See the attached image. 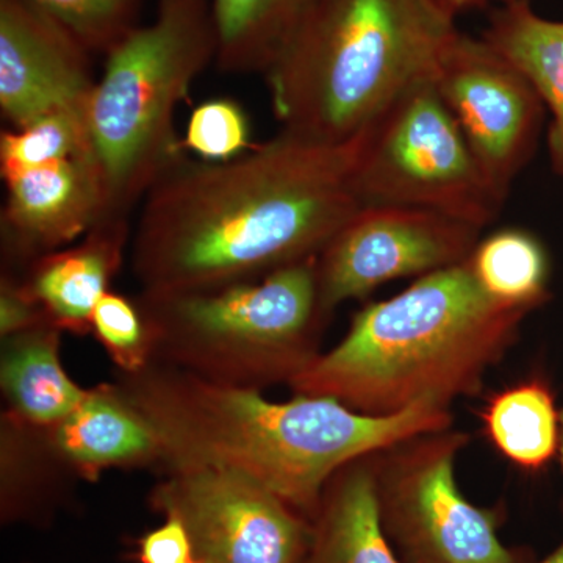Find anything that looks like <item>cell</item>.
<instances>
[{"label":"cell","instance_id":"1","mask_svg":"<svg viewBox=\"0 0 563 563\" xmlns=\"http://www.w3.org/2000/svg\"><path fill=\"white\" fill-rule=\"evenodd\" d=\"M355 146L282 131L229 162L181 157L141 202L131 240L141 291L213 290L317 258L362 209Z\"/></svg>","mask_w":563,"mask_h":563},{"label":"cell","instance_id":"2","mask_svg":"<svg viewBox=\"0 0 563 563\" xmlns=\"http://www.w3.org/2000/svg\"><path fill=\"white\" fill-rule=\"evenodd\" d=\"M143 412L169 470L242 474L310 521L325 485L347 463L453 426L451 410L440 407L373 417L325 396L274 402L176 368L152 379Z\"/></svg>","mask_w":563,"mask_h":563},{"label":"cell","instance_id":"3","mask_svg":"<svg viewBox=\"0 0 563 563\" xmlns=\"http://www.w3.org/2000/svg\"><path fill=\"white\" fill-rule=\"evenodd\" d=\"M528 314L493 301L463 262L368 303L342 342L320 352L288 387L373 417L417 406L450 409L481 391Z\"/></svg>","mask_w":563,"mask_h":563},{"label":"cell","instance_id":"4","mask_svg":"<svg viewBox=\"0 0 563 563\" xmlns=\"http://www.w3.org/2000/svg\"><path fill=\"white\" fill-rule=\"evenodd\" d=\"M454 20L442 0H317L265 74L282 131L324 144L357 139L433 76Z\"/></svg>","mask_w":563,"mask_h":563},{"label":"cell","instance_id":"5","mask_svg":"<svg viewBox=\"0 0 563 563\" xmlns=\"http://www.w3.org/2000/svg\"><path fill=\"white\" fill-rule=\"evenodd\" d=\"M314 261L213 290L140 291L152 362L244 390L290 383L320 354L329 320Z\"/></svg>","mask_w":563,"mask_h":563},{"label":"cell","instance_id":"6","mask_svg":"<svg viewBox=\"0 0 563 563\" xmlns=\"http://www.w3.org/2000/svg\"><path fill=\"white\" fill-rule=\"evenodd\" d=\"M150 24L136 25L106 55L90 101L92 146L106 180L109 217H129L181 158L177 106L217 62L211 0H155Z\"/></svg>","mask_w":563,"mask_h":563},{"label":"cell","instance_id":"7","mask_svg":"<svg viewBox=\"0 0 563 563\" xmlns=\"http://www.w3.org/2000/svg\"><path fill=\"white\" fill-rule=\"evenodd\" d=\"M352 181L362 207L437 211L481 231L506 202L485 177L433 76L415 81L357 136Z\"/></svg>","mask_w":563,"mask_h":563},{"label":"cell","instance_id":"8","mask_svg":"<svg viewBox=\"0 0 563 563\" xmlns=\"http://www.w3.org/2000/svg\"><path fill=\"white\" fill-rule=\"evenodd\" d=\"M466 432L421 433L373 455L380 525L401 563H532L499 537L503 514L474 506L455 481Z\"/></svg>","mask_w":563,"mask_h":563},{"label":"cell","instance_id":"9","mask_svg":"<svg viewBox=\"0 0 563 563\" xmlns=\"http://www.w3.org/2000/svg\"><path fill=\"white\" fill-rule=\"evenodd\" d=\"M151 509L180 521L201 563H301L312 521L242 474L221 468L163 473Z\"/></svg>","mask_w":563,"mask_h":563},{"label":"cell","instance_id":"10","mask_svg":"<svg viewBox=\"0 0 563 563\" xmlns=\"http://www.w3.org/2000/svg\"><path fill=\"white\" fill-rule=\"evenodd\" d=\"M433 84L485 177L507 201L542 136L547 109L531 81L490 43L459 32Z\"/></svg>","mask_w":563,"mask_h":563},{"label":"cell","instance_id":"11","mask_svg":"<svg viewBox=\"0 0 563 563\" xmlns=\"http://www.w3.org/2000/svg\"><path fill=\"white\" fill-rule=\"evenodd\" d=\"M481 232L437 211L362 207L314 261L322 309L331 317L340 303L365 299L387 282L461 265Z\"/></svg>","mask_w":563,"mask_h":563},{"label":"cell","instance_id":"12","mask_svg":"<svg viewBox=\"0 0 563 563\" xmlns=\"http://www.w3.org/2000/svg\"><path fill=\"white\" fill-rule=\"evenodd\" d=\"M91 52L27 0H0V110L13 129L90 107Z\"/></svg>","mask_w":563,"mask_h":563},{"label":"cell","instance_id":"13","mask_svg":"<svg viewBox=\"0 0 563 563\" xmlns=\"http://www.w3.org/2000/svg\"><path fill=\"white\" fill-rule=\"evenodd\" d=\"M2 177V272H24L36 258L70 246L109 217L106 180L95 152Z\"/></svg>","mask_w":563,"mask_h":563},{"label":"cell","instance_id":"14","mask_svg":"<svg viewBox=\"0 0 563 563\" xmlns=\"http://www.w3.org/2000/svg\"><path fill=\"white\" fill-rule=\"evenodd\" d=\"M131 240L129 217L111 214L79 243L43 255L24 272L11 274L52 325L74 335H88L96 303L110 291Z\"/></svg>","mask_w":563,"mask_h":563},{"label":"cell","instance_id":"15","mask_svg":"<svg viewBox=\"0 0 563 563\" xmlns=\"http://www.w3.org/2000/svg\"><path fill=\"white\" fill-rule=\"evenodd\" d=\"M41 429L54 454L77 481L96 483L109 470L162 466L154 432L121 398L113 383L90 388L74 412Z\"/></svg>","mask_w":563,"mask_h":563},{"label":"cell","instance_id":"16","mask_svg":"<svg viewBox=\"0 0 563 563\" xmlns=\"http://www.w3.org/2000/svg\"><path fill=\"white\" fill-rule=\"evenodd\" d=\"M373 455L347 463L325 485L301 563H401L380 525Z\"/></svg>","mask_w":563,"mask_h":563},{"label":"cell","instance_id":"17","mask_svg":"<svg viewBox=\"0 0 563 563\" xmlns=\"http://www.w3.org/2000/svg\"><path fill=\"white\" fill-rule=\"evenodd\" d=\"M77 483L54 454L43 429L2 412L0 520L47 528L69 506Z\"/></svg>","mask_w":563,"mask_h":563},{"label":"cell","instance_id":"18","mask_svg":"<svg viewBox=\"0 0 563 563\" xmlns=\"http://www.w3.org/2000/svg\"><path fill=\"white\" fill-rule=\"evenodd\" d=\"M62 331L46 324L2 339L0 388L7 410L22 422L52 426L87 398L62 365Z\"/></svg>","mask_w":563,"mask_h":563},{"label":"cell","instance_id":"19","mask_svg":"<svg viewBox=\"0 0 563 563\" xmlns=\"http://www.w3.org/2000/svg\"><path fill=\"white\" fill-rule=\"evenodd\" d=\"M483 38L525 74L550 110L548 155L563 179V21L540 16L528 0H507Z\"/></svg>","mask_w":563,"mask_h":563},{"label":"cell","instance_id":"20","mask_svg":"<svg viewBox=\"0 0 563 563\" xmlns=\"http://www.w3.org/2000/svg\"><path fill=\"white\" fill-rule=\"evenodd\" d=\"M317 0H211L218 68L266 74Z\"/></svg>","mask_w":563,"mask_h":563},{"label":"cell","instance_id":"21","mask_svg":"<svg viewBox=\"0 0 563 563\" xmlns=\"http://www.w3.org/2000/svg\"><path fill=\"white\" fill-rule=\"evenodd\" d=\"M481 418L493 446L526 472H539L559 455L561 409L543 380H525L496 393Z\"/></svg>","mask_w":563,"mask_h":563},{"label":"cell","instance_id":"22","mask_svg":"<svg viewBox=\"0 0 563 563\" xmlns=\"http://www.w3.org/2000/svg\"><path fill=\"white\" fill-rule=\"evenodd\" d=\"M466 262L481 288L504 307L531 313L550 301L548 252L525 229H501L479 239Z\"/></svg>","mask_w":563,"mask_h":563},{"label":"cell","instance_id":"23","mask_svg":"<svg viewBox=\"0 0 563 563\" xmlns=\"http://www.w3.org/2000/svg\"><path fill=\"white\" fill-rule=\"evenodd\" d=\"M88 111L90 107L52 111L25 128L3 131L0 135L2 176L95 152Z\"/></svg>","mask_w":563,"mask_h":563},{"label":"cell","instance_id":"24","mask_svg":"<svg viewBox=\"0 0 563 563\" xmlns=\"http://www.w3.org/2000/svg\"><path fill=\"white\" fill-rule=\"evenodd\" d=\"M60 22L91 54L107 55L140 25L144 0H27Z\"/></svg>","mask_w":563,"mask_h":563},{"label":"cell","instance_id":"25","mask_svg":"<svg viewBox=\"0 0 563 563\" xmlns=\"http://www.w3.org/2000/svg\"><path fill=\"white\" fill-rule=\"evenodd\" d=\"M91 328L118 373L140 372L152 362L150 333L135 299L107 291L96 303Z\"/></svg>","mask_w":563,"mask_h":563},{"label":"cell","instance_id":"26","mask_svg":"<svg viewBox=\"0 0 563 563\" xmlns=\"http://www.w3.org/2000/svg\"><path fill=\"white\" fill-rule=\"evenodd\" d=\"M181 147L203 162H229L251 151V125L232 99H213L192 111Z\"/></svg>","mask_w":563,"mask_h":563},{"label":"cell","instance_id":"27","mask_svg":"<svg viewBox=\"0 0 563 563\" xmlns=\"http://www.w3.org/2000/svg\"><path fill=\"white\" fill-rule=\"evenodd\" d=\"M131 559L136 563H191L195 550L185 526L174 518H165L158 528L135 540Z\"/></svg>","mask_w":563,"mask_h":563},{"label":"cell","instance_id":"28","mask_svg":"<svg viewBox=\"0 0 563 563\" xmlns=\"http://www.w3.org/2000/svg\"><path fill=\"white\" fill-rule=\"evenodd\" d=\"M51 324L38 303L22 288L14 274L2 272L0 277V336ZM52 325V324H51Z\"/></svg>","mask_w":563,"mask_h":563},{"label":"cell","instance_id":"29","mask_svg":"<svg viewBox=\"0 0 563 563\" xmlns=\"http://www.w3.org/2000/svg\"><path fill=\"white\" fill-rule=\"evenodd\" d=\"M442 2L448 9L457 13L459 10L466 9V7L470 5H476V3L484 2V0H442Z\"/></svg>","mask_w":563,"mask_h":563},{"label":"cell","instance_id":"30","mask_svg":"<svg viewBox=\"0 0 563 563\" xmlns=\"http://www.w3.org/2000/svg\"><path fill=\"white\" fill-rule=\"evenodd\" d=\"M537 563H563V542L561 547L555 548L553 553L548 555L547 559H543L542 562Z\"/></svg>","mask_w":563,"mask_h":563},{"label":"cell","instance_id":"31","mask_svg":"<svg viewBox=\"0 0 563 563\" xmlns=\"http://www.w3.org/2000/svg\"><path fill=\"white\" fill-rule=\"evenodd\" d=\"M559 462H561L563 472V407L561 409V446H559Z\"/></svg>","mask_w":563,"mask_h":563},{"label":"cell","instance_id":"32","mask_svg":"<svg viewBox=\"0 0 563 563\" xmlns=\"http://www.w3.org/2000/svg\"><path fill=\"white\" fill-rule=\"evenodd\" d=\"M191 563H201V562H199V561H196V559H195V561H192Z\"/></svg>","mask_w":563,"mask_h":563}]
</instances>
